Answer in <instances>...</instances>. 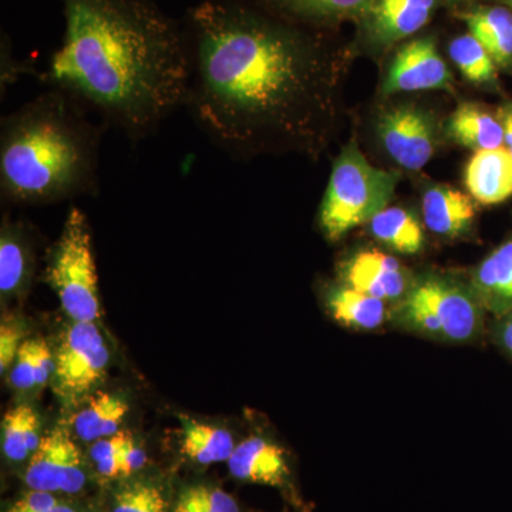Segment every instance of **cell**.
<instances>
[{
    "label": "cell",
    "instance_id": "obj_33",
    "mask_svg": "<svg viewBox=\"0 0 512 512\" xmlns=\"http://www.w3.org/2000/svg\"><path fill=\"white\" fill-rule=\"evenodd\" d=\"M147 463L146 451L143 450L134 439L130 443L124 453V477L133 476L138 470H141Z\"/></svg>",
    "mask_w": 512,
    "mask_h": 512
},
{
    "label": "cell",
    "instance_id": "obj_13",
    "mask_svg": "<svg viewBox=\"0 0 512 512\" xmlns=\"http://www.w3.org/2000/svg\"><path fill=\"white\" fill-rule=\"evenodd\" d=\"M464 183L471 197L484 205L512 197V154L508 148L480 150L468 161Z\"/></svg>",
    "mask_w": 512,
    "mask_h": 512
},
{
    "label": "cell",
    "instance_id": "obj_7",
    "mask_svg": "<svg viewBox=\"0 0 512 512\" xmlns=\"http://www.w3.org/2000/svg\"><path fill=\"white\" fill-rule=\"evenodd\" d=\"M86 480L82 453L63 427L42 437L25 471L30 490L52 494L80 493Z\"/></svg>",
    "mask_w": 512,
    "mask_h": 512
},
{
    "label": "cell",
    "instance_id": "obj_18",
    "mask_svg": "<svg viewBox=\"0 0 512 512\" xmlns=\"http://www.w3.org/2000/svg\"><path fill=\"white\" fill-rule=\"evenodd\" d=\"M446 128L451 140L470 150H494L504 144L503 123L476 104H460Z\"/></svg>",
    "mask_w": 512,
    "mask_h": 512
},
{
    "label": "cell",
    "instance_id": "obj_23",
    "mask_svg": "<svg viewBox=\"0 0 512 512\" xmlns=\"http://www.w3.org/2000/svg\"><path fill=\"white\" fill-rule=\"evenodd\" d=\"M377 241L404 255L417 254L423 247L424 234L420 222L403 208H384L369 222Z\"/></svg>",
    "mask_w": 512,
    "mask_h": 512
},
{
    "label": "cell",
    "instance_id": "obj_15",
    "mask_svg": "<svg viewBox=\"0 0 512 512\" xmlns=\"http://www.w3.org/2000/svg\"><path fill=\"white\" fill-rule=\"evenodd\" d=\"M434 8L436 0H372L367 6L370 28L379 42H397L424 28Z\"/></svg>",
    "mask_w": 512,
    "mask_h": 512
},
{
    "label": "cell",
    "instance_id": "obj_10",
    "mask_svg": "<svg viewBox=\"0 0 512 512\" xmlns=\"http://www.w3.org/2000/svg\"><path fill=\"white\" fill-rule=\"evenodd\" d=\"M450 70L437 52L436 43L429 37L407 43L394 57L384 94L424 92V90L450 89Z\"/></svg>",
    "mask_w": 512,
    "mask_h": 512
},
{
    "label": "cell",
    "instance_id": "obj_14",
    "mask_svg": "<svg viewBox=\"0 0 512 512\" xmlns=\"http://www.w3.org/2000/svg\"><path fill=\"white\" fill-rule=\"evenodd\" d=\"M35 268L28 225L5 217L0 234V293L3 298L20 295L29 286Z\"/></svg>",
    "mask_w": 512,
    "mask_h": 512
},
{
    "label": "cell",
    "instance_id": "obj_21",
    "mask_svg": "<svg viewBox=\"0 0 512 512\" xmlns=\"http://www.w3.org/2000/svg\"><path fill=\"white\" fill-rule=\"evenodd\" d=\"M464 20L471 35L484 46L495 64L512 63V12L500 6L466 13Z\"/></svg>",
    "mask_w": 512,
    "mask_h": 512
},
{
    "label": "cell",
    "instance_id": "obj_26",
    "mask_svg": "<svg viewBox=\"0 0 512 512\" xmlns=\"http://www.w3.org/2000/svg\"><path fill=\"white\" fill-rule=\"evenodd\" d=\"M451 60L460 73L474 84H488L497 77L493 57L473 35L458 36L448 47Z\"/></svg>",
    "mask_w": 512,
    "mask_h": 512
},
{
    "label": "cell",
    "instance_id": "obj_20",
    "mask_svg": "<svg viewBox=\"0 0 512 512\" xmlns=\"http://www.w3.org/2000/svg\"><path fill=\"white\" fill-rule=\"evenodd\" d=\"M328 309L336 322L350 329H376L387 319L386 302L350 286L329 292Z\"/></svg>",
    "mask_w": 512,
    "mask_h": 512
},
{
    "label": "cell",
    "instance_id": "obj_31",
    "mask_svg": "<svg viewBox=\"0 0 512 512\" xmlns=\"http://www.w3.org/2000/svg\"><path fill=\"white\" fill-rule=\"evenodd\" d=\"M8 512H79L55 494L32 490L19 498Z\"/></svg>",
    "mask_w": 512,
    "mask_h": 512
},
{
    "label": "cell",
    "instance_id": "obj_17",
    "mask_svg": "<svg viewBox=\"0 0 512 512\" xmlns=\"http://www.w3.org/2000/svg\"><path fill=\"white\" fill-rule=\"evenodd\" d=\"M127 413L128 403L120 394L94 393L73 416L74 434L84 443L113 436L119 433Z\"/></svg>",
    "mask_w": 512,
    "mask_h": 512
},
{
    "label": "cell",
    "instance_id": "obj_16",
    "mask_svg": "<svg viewBox=\"0 0 512 512\" xmlns=\"http://www.w3.org/2000/svg\"><path fill=\"white\" fill-rule=\"evenodd\" d=\"M421 211L426 227L447 238L464 234L476 217L471 198L447 185H436L424 192Z\"/></svg>",
    "mask_w": 512,
    "mask_h": 512
},
{
    "label": "cell",
    "instance_id": "obj_22",
    "mask_svg": "<svg viewBox=\"0 0 512 512\" xmlns=\"http://www.w3.org/2000/svg\"><path fill=\"white\" fill-rule=\"evenodd\" d=\"M178 417L183 426L181 450L185 457L202 466L229 460L237 446L228 430L201 423L184 414Z\"/></svg>",
    "mask_w": 512,
    "mask_h": 512
},
{
    "label": "cell",
    "instance_id": "obj_32",
    "mask_svg": "<svg viewBox=\"0 0 512 512\" xmlns=\"http://www.w3.org/2000/svg\"><path fill=\"white\" fill-rule=\"evenodd\" d=\"M25 340L22 329L18 325L3 323L0 328V373L2 375L12 369Z\"/></svg>",
    "mask_w": 512,
    "mask_h": 512
},
{
    "label": "cell",
    "instance_id": "obj_9",
    "mask_svg": "<svg viewBox=\"0 0 512 512\" xmlns=\"http://www.w3.org/2000/svg\"><path fill=\"white\" fill-rule=\"evenodd\" d=\"M384 150L406 170L419 171L434 154L436 130L426 111L397 106L384 111L377 123Z\"/></svg>",
    "mask_w": 512,
    "mask_h": 512
},
{
    "label": "cell",
    "instance_id": "obj_6",
    "mask_svg": "<svg viewBox=\"0 0 512 512\" xmlns=\"http://www.w3.org/2000/svg\"><path fill=\"white\" fill-rule=\"evenodd\" d=\"M110 365V350L96 322L67 326L55 350L53 392L66 406H80L93 396Z\"/></svg>",
    "mask_w": 512,
    "mask_h": 512
},
{
    "label": "cell",
    "instance_id": "obj_1",
    "mask_svg": "<svg viewBox=\"0 0 512 512\" xmlns=\"http://www.w3.org/2000/svg\"><path fill=\"white\" fill-rule=\"evenodd\" d=\"M190 80L184 107L234 158L318 156L338 116V70L311 37L239 0L188 12Z\"/></svg>",
    "mask_w": 512,
    "mask_h": 512
},
{
    "label": "cell",
    "instance_id": "obj_19",
    "mask_svg": "<svg viewBox=\"0 0 512 512\" xmlns=\"http://www.w3.org/2000/svg\"><path fill=\"white\" fill-rule=\"evenodd\" d=\"M474 284L483 305L501 315L512 311V239L481 262Z\"/></svg>",
    "mask_w": 512,
    "mask_h": 512
},
{
    "label": "cell",
    "instance_id": "obj_3",
    "mask_svg": "<svg viewBox=\"0 0 512 512\" xmlns=\"http://www.w3.org/2000/svg\"><path fill=\"white\" fill-rule=\"evenodd\" d=\"M106 126L69 94L47 89L0 120V195L13 205H46L99 194Z\"/></svg>",
    "mask_w": 512,
    "mask_h": 512
},
{
    "label": "cell",
    "instance_id": "obj_25",
    "mask_svg": "<svg viewBox=\"0 0 512 512\" xmlns=\"http://www.w3.org/2000/svg\"><path fill=\"white\" fill-rule=\"evenodd\" d=\"M55 373V353L45 339H26L10 369L9 382L15 389L46 386Z\"/></svg>",
    "mask_w": 512,
    "mask_h": 512
},
{
    "label": "cell",
    "instance_id": "obj_8",
    "mask_svg": "<svg viewBox=\"0 0 512 512\" xmlns=\"http://www.w3.org/2000/svg\"><path fill=\"white\" fill-rule=\"evenodd\" d=\"M407 296L436 316L443 339L467 342L480 332L483 322L480 299L453 282L429 278L414 285Z\"/></svg>",
    "mask_w": 512,
    "mask_h": 512
},
{
    "label": "cell",
    "instance_id": "obj_34",
    "mask_svg": "<svg viewBox=\"0 0 512 512\" xmlns=\"http://www.w3.org/2000/svg\"><path fill=\"white\" fill-rule=\"evenodd\" d=\"M12 57H10V47L9 43H6L5 40L2 42V89H5V84L15 82L18 79L19 74L22 72H28L26 67H20L19 62H10Z\"/></svg>",
    "mask_w": 512,
    "mask_h": 512
},
{
    "label": "cell",
    "instance_id": "obj_5",
    "mask_svg": "<svg viewBox=\"0 0 512 512\" xmlns=\"http://www.w3.org/2000/svg\"><path fill=\"white\" fill-rule=\"evenodd\" d=\"M45 278L73 322H96L101 316L99 275L89 218L70 207L62 234L47 259Z\"/></svg>",
    "mask_w": 512,
    "mask_h": 512
},
{
    "label": "cell",
    "instance_id": "obj_30",
    "mask_svg": "<svg viewBox=\"0 0 512 512\" xmlns=\"http://www.w3.org/2000/svg\"><path fill=\"white\" fill-rule=\"evenodd\" d=\"M131 439L130 433L120 430L113 436L94 441L90 447V458L101 477H124V453Z\"/></svg>",
    "mask_w": 512,
    "mask_h": 512
},
{
    "label": "cell",
    "instance_id": "obj_12",
    "mask_svg": "<svg viewBox=\"0 0 512 512\" xmlns=\"http://www.w3.org/2000/svg\"><path fill=\"white\" fill-rule=\"evenodd\" d=\"M227 463L231 476L244 483L285 487L291 476L284 450L261 436L239 443Z\"/></svg>",
    "mask_w": 512,
    "mask_h": 512
},
{
    "label": "cell",
    "instance_id": "obj_11",
    "mask_svg": "<svg viewBox=\"0 0 512 512\" xmlns=\"http://www.w3.org/2000/svg\"><path fill=\"white\" fill-rule=\"evenodd\" d=\"M350 288L382 301H397L409 293L410 275L393 256L380 251H362L350 259L343 271Z\"/></svg>",
    "mask_w": 512,
    "mask_h": 512
},
{
    "label": "cell",
    "instance_id": "obj_2",
    "mask_svg": "<svg viewBox=\"0 0 512 512\" xmlns=\"http://www.w3.org/2000/svg\"><path fill=\"white\" fill-rule=\"evenodd\" d=\"M62 45L42 74L101 124L130 140L156 133L184 107L190 80L185 28L153 0H62Z\"/></svg>",
    "mask_w": 512,
    "mask_h": 512
},
{
    "label": "cell",
    "instance_id": "obj_29",
    "mask_svg": "<svg viewBox=\"0 0 512 512\" xmlns=\"http://www.w3.org/2000/svg\"><path fill=\"white\" fill-rule=\"evenodd\" d=\"M111 512H167V500L158 485L136 481L117 491Z\"/></svg>",
    "mask_w": 512,
    "mask_h": 512
},
{
    "label": "cell",
    "instance_id": "obj_36",
    "mask_svg": "<svg viewBox=\"0 0 512 512\" xmlns=\"http://www.w3.org/2000/svg\"><path fill=\"white\" fill-rule=\"evenodd\" d=\"M504 143L512 154V109L505 114L504 121Z\"/></svg>",
    "mask_w": 512,
    "mask_h": 512
},
{
    "label": "cell",
    "instance_id": "obj_35",
    "mask_svg": "<svg viewBox=\"0 0 512 512\" xmlns=\"http://www.w3.org/2000/svg\"><path fill=\"white\" fill-rule=\"evenodd\" d=\"M498 342L503 346L505 352L512 356V311L504 313L503 320L497 329Z\"/></svg>",
    "mask_w": 512,
    "mask_h": 512
},
{
    "label": "cell",
    "instance_id": "obj_4",
    "mask_svg": "<svg viewBox=\"0 0 512 512\" xmlns=\"http://www.w3.org/2000/svg\"><path fill=\"white\" fill-rule=\"evenodd\" d=\"M400 174L369 163L355 143L343 148L330 174L319 211V225L330 241H339L370 222L392 200Z\"/></svg>",
    "mask_w": 512,
    "mask_h": 512
},
{
    "label": "cell",
    "instance_id": "obj_24",
    "mask_svg": "<svg viewBox=\"0 0 512 512\" xmlns=\"http://www.w3.org/2000/svg\"><path fill=\"white\" fill-rule=\"evenodd\" d=\"M40 420L29 404H19L3 416L2 450L10 461H25L39 447Z\"/></svg>",
    "mask_w": 512,
    "mask_h": 512
},
{
    "label": "cell",
    "instance_id": "obj_27",
    "mask_svg": "<svg viewBox=\"0 0 512 512\" xmlns=\"http://www.w3.org/2000/svg\"><path fill=\"white\" fill-rule=\"evenodd\" d=\"M266 8L299 20L319 22L367 8L372 0H258Z\"/></svg>",
    "mask_w": 512,
    "mask_h": 512
},
{
    "label": "cell",
    "instance_id": "obj_28",
    "mask_svg": "<svg viewBox=\"0 0 512 512\" xmlns=\"http://www.w3.org/2000/svg\"><path fill=\"white\" fill-rule=\"evenodd\" d=\"M173 512H239L237 501L214 485L184 488L175 500Z\"/></svg>",
    "mask_w": 512,
    "mask_h": 512
}]
</instances>
